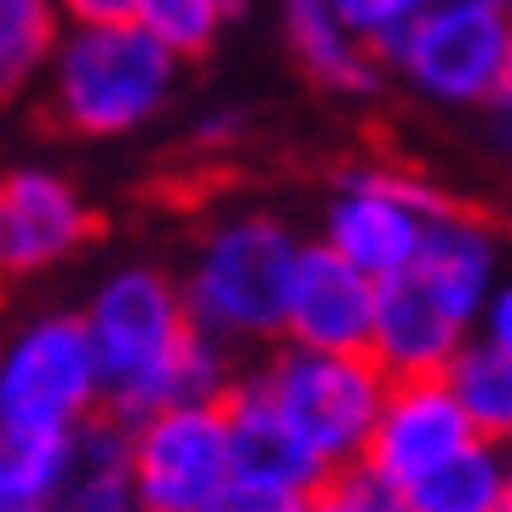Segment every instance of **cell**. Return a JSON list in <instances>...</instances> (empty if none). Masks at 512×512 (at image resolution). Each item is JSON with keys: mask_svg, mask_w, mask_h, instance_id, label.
Segmentation results:
<instances>
[{"mask_svg": "<svg viewBox=\"0 0 512 512\" xmlns=\"http://www.w3.org/2000/svg\"><path fill=\"white\" fill-rule=\"evenodd\" d=\"M208 512H311V495L271 489V484H248V478H231V484H225V495H219Z\"/></svg>", "mask_w": 512, "mask_h": 512, "instance_id": "cb8c5ba5", "label": "cell"}, {"mask_svg": "<svg viewBox=\"0 0 512 512\" xmlns=\"http://www.w3.org/2000/svg\"><path fill=\"white\" fill-rule=\"evenodd\" d=\"M231 478L225 403H173L133 426V484L144 512H208Z\"/></svg>", "mask_w": 512, "mask_h": 512, "instance_id": "ba28073f", "label": "cell"}, {"mask_svg": "<svg viewBox=\"0 0 512 512\" xmlns=\"http://www.w3.org/2000/svg\"><path fill=\"white\" fill-rule=\"evenodd\" d=\"M254 380L271 392L288 426L328 461V472H346L369 455L392 392V374L374 363V351H317L294 340L265 351L254 363Z\"/></svg>", "mask_w": 512, "mask_h": 512, "instance_id": "277c9868", "label": "cell"}, {"mask_svg": "<svg viewBox=\"0 0 512 512\" xmlns=\"http://www.w3.org/2000/svg\"><path fill=\"white\" fill-rule=\"evenodd\" d=\"M236 133H242V116H236V110H213V116L196 127V144H231Z\"/></svg>", "mask_w": 512, "mask_h": 512, "instance_id": "4316f807", "label": "cell"}, {"mask_svg": "<svg viewBox=\"0 0 512 512\" xmlns=\"http://www.w3.org/2000/svg\"><path fill=\"white\" fill-rule=\"evenodd\" d=\"M489 144H495V150L512 162V98L489 104Z\"/></svg>", "mask_w": 512, "mask_h": 512, "instance_id": "83f0119b", "label": "cell"}, {"mask_svg": "<svg viewBox=\"0 0 512 512\" xmlns=\"http://www.w3.org/2000/svg\"><path fill=\"white\" fill-rule=\"evenodd\" d=\"M300 248L305 242L282 225L277 213L242 208V213L213 219L202 231V242H196V254H190L185 277H179L190 323L231 351L282 346Z\"/></svg>", "mask_w": 512, "mask_h": 512, "instance_id": "7a4b0ae2", "label": "cell"}, {"mask_svg": "<svg viewBox=\"0 0 512 512\" xmlns=\"http://www.w3.org/2000/svg\"><path fill=\"white\" fill-rule=\"evenodd\" d=\"M47 512H144L133 484V426L98 409L70 438V472L52 489Z\"/></svg>", "mask_w": 512, "mask_h": 512, "instance_id": "9a60e30c", "label": "cell"}, {"mask_svg": "<svg viewBox=\"0 0 512 512\" xmlns=\"http://www.w3.org/2000/svg\"><path fill=\"white\" fill-rule=\"evenodd\" d=\"M432 294H438L449 311H461L466 323H484L489 294L501 288V242L478 213L466 208H443L432 225H426V242H420V259L409 265Z\"/></svg>", "mask_w": 512, "mask_h": 512, "instance_id": "5bb4252c", "label": "cell"}, {"mask_svg": "<svg viewBox=\"0 0 512 512\" xmlns=\"http://www.w3.org/2000/svg\"><path fill=\"white\" fill-rule=\"evenodd\" d=\"M443 380L455 386L461 409L472 415V426H478V438L512 443V357L507 351L489 346L484 334H472Z\"/></svg>", "mask_w": 512, "mask_h": 512, "instance_id": "d6986e66", "label": "cell"}, {"mask_svg": "<svg viewBox=\"0 0 512 512\" xmlns=\"http://www.w3.org/2000/svg\"><path fill=\"white\" fill-rule=\"evenodd\" d=\"M478 328L466 323L461 311L449 305L415 277L380 282V317H374V363L392 374V380H409V374H449V363L466 351Z\"/></svg>", "mask_w": 512, "mask_h": 512, "instance_id": "7c38bea8", "label": "cell"}, {"mask_svg": "<svg viewBox=\"0 0 512 512\" xmlns=\"http://www.w3.org/2000/svg\"><path fill=\"white\" fill-rule=\"evenodd\" d=\"M225 420H231L236 478L271 484V489H294V495H317L334 478L328 461L288 426V415H282L277 403H271V392L254 380V369L225 392Z\"/></svg>", "mask_w": 512, "mask_h": 512, "instance_id": "4fadbf2b", "label": "cell"}, {"mask_svg": "<svg viewBox=\"0 0 512 512\" xmlns=\"http://www.w3.org/2000/svg\"><path fill=\"white\" fill-rule=\"evenodd\" d=\"M236 6H248V0H225V12H236Z\"/></svg>", "mask_w": 512, "mask_h": 512, "instance_id": "f546056e", "label": "cell"}, {"mask_svg": "<svg viewBox=\"0 0 512 512\" xmlns=\"http://www.w3.org/2000/svg\"><path fill=\"white\" fill-rule=\"evenodd\" d=\"M75 432H0V512H47Z\"/></svg>", "mask_w": 512, "mask_h": 512, "instance_id": "ac0fdd59", "label": "cell"}, {"mask_svg": "<svg viewBox=\"0 0 512 512\" xmlns=\"http://www.w3.org/2000/svg\"><path fill=\"white\" fill-rule=\"evenodd\" d=\"M282 29L300 70L340 98H369L380 87V52L340 18L334 0H282Z\"/></svg>", "mask_w": 512, "mask_h": 512, "instance_id": "2e32d148", "label": "cell"}, {"mask_svg": "<svg viewBox=\"0 0 512 512\" xmlns=\"http://www.w3.org/2000/svg\"><path fill=\"white\" fill-rule=\"evenodd\" d=\"M98 219L81 190L52 167H6L0 173V282L41 277L93 242Z\"/></svg>", "mask_w": 512, "mask_h": 512, "instance_id": "9c48e42d", "label": "cell"}, {"mask_svg": "<svg viewBox=\"0 0 512 512\" xmlns=\"http://www.w3.org/2000/svg\"><path fill=\"white\" fill-rule=\"evenodd\" d=\"M311 512H409V501L392 478H380L369 461H357L311 495Z\"/></svg>", "mask_w": 512, "mask_h": 512, "instance_id": "7402d4cb", "label": "cell"}, {"mask_svg": "<svg viewBox=\"0 0 512 512\" xmlns=\"http://www.w3.org/2000/svg\"><path fill=\"white\" fill-rule=\"evenodd\" d=\"M58 0H0V98L24 93L58 58Z\"/></svg>", "mask_w": 512, "mask_h": 512, "instance_id": "ffe728a7", "label": "cell"}, {"mask_svg": "<svg viewBox=\"0 0 512 512\" xmlns=\"http://www.w3.org/2000/svg\"><path fill=\"white\" fill-rule=\"evenodd\" d=\"M52 110L70 133L116 139L162 116L179 81V52L162 47L139 18L121 24H70L52 58Z\"/></svg>", "mask_w": 512, "mask_h": 512, "instance_id": "3957f363", "label": "cell"}, {"mask_svg": "<svg viewBox=\"0 0 512 512\" xmlns=\"http://www.w3.org/2000/svg\"><path fill=\"white\" fill-rule=\"evenodd\" d=\"M334 6H340V18H346V24L357 29L380 58H386V47L415 24L420 12H432L438 0H334Z\"/></svg>", "mask_w": 512, "mask_h": 512, "instance_id": "603a6c76", "label": "cell"}, {"mask_svg": "<svg viewBox=\"0 0 512 512\" xmlns=\"http://www.w3.org/2000/svg\"><path fill=\"white\" fill-rule=\"evenodd\" d=\"M478 334H484L489 346H501L512 357V277H501V288L489 294L484 305V323H478Z\"/></svg>", "mask_w": 512, "mask_h": 512, "instance_id": "d4e9b609", "label": "cell"}, {"mask_svg": "<svg viewBox=\"0 0 512 512\" xmlns=\"http://www.w3.org/2000/svg\"><path fill=\"white\" fill-rule=\"evenodd\" d=\"M133 18H139L162 47L179 52V58H202V52L219 41V24H225L231 12H225V0H139Z\"/></svg>", "mask_w": 512, "mask_h": 512, "instance_id": "44dd1931", "label": "cell"}, {"mask_svg": "<svg viewBox=\"0 0 512 512\" xmlns=\"http://www.w3.org/2000/svg\"><path fill=\"white\" fill-rule=\"evenodd\" d=\"M104 409L81 311H41L0 340V432H75Z\"/></svg>", "mask_w": 512, "mask_h": 512, "instance_id": "8992f818", "label": "cell"}, {"mask_svg": "<svg viewBox=\"0 0 512 512\" xmlns=\"http://www.w3.org/2000/svg\"><path fill=\"white\" fill-rule=\"evenodd\" d=\"M443 208H455L432 179L403 173V167H346L340 185L323 208V242L351 265H363L369 277L392 282L420 259L426 225Z\"/></svg>", "mask_w": 512, "mask_h": 512, "instance_id": "52a82bcc", "label": "cell"}, {"mask_svg": "<svg viewBox=\"0 0 512 512\" xmlns=\"http://www.w3.org/2000/svg\"><path fill=\"white\" fill-rule=\"evenodd\" d=\"M507 512H512V461H507Z\"/></svg>", "mask_w": 512, "mask_h": 512, "instance_id": "f1b7e54d", "label": "cell"}, {"mask_svg": "<svg viewBox=\"0 0 512 512\" xmlns=\"http://www.w3.org/2000/svg\"><path fill=\"white\" fill-rule=\"evenodd\" d=\"M466 443H478V426L461 409L455 386L443 374H409V380H392L363 461L380 478H392L397 489H409L426 472H438L443 461H455Z\"/></svg>", "mask_w": 512, "mask_h": 512, "instance_id": "30bf717a", "label": "cell"}, {"mask_svg": "<svg viewBox=\"0 0 512 512\" xmlns=\"http://www.w3.org/2000/svg\"><path fill=\"white\" fill-rule=\"evenodd\" d=\"M87 334L104 374V409L139 426L173 403H225L236 380V351L190 323L185 288L150 259H127L93 288Z\"/></svg>", "mask_w": 512, "mask_h": 512, "instance_id": "6da1fadb", "label": "cell"}, {"mask_svg": "<svg viewBox=\"0 0 512 512\" xmlns=\"http://www.w3.org/2000/svg\"><path fill=\"white\" fill-rule=\"evenodd\" d=\"M58 6L70 24H121V18H133L139 0H58Z\"/></svg>", "mask_w": 512, "mask_h": 512, "instance_id": "484cf974", "label": "cell"}, {"mask_svg": "<svg viewBox=\"0 0 512 512\" xmlns=\"http://www.w3.org/2000/svg\"><path fill=\"white\" fill-rule=\"evenodd\" d=\"M386 64L432 104L489 110L512 98V6L438 0L386 47Z\"/></svg>", "mask_w": 512, "mask_h": 512, "instance_id": "5b68a950", "label": "cell"}, {"mask_svg": "<svg viewBox=\"0 0 512 512\" xmlns=\"http://www.w3.org/2000/svg\"><path fill=\"white\" fill-rule=\"evenodd\" d=\"M507 461L512 443L478 438L455 461H443L438 472L403 489V501L409 512H507Z\"/></svg>", "mask_w": 512, "mask_h": 512, "instance_id": "e0dca14e", "label": "cell"}, {"mask_svg": "<svg viewBox=\"0 0 512 512\" xmlns=\"http://www.w3.org/2000/svg\"><path fill=\"white\" fill-rule=\"evenodd\" d=\"M374 317H380V277L346 254H334L323 236L300 248L294 288H288V334L294 346L317 351H369L374 346Z\"/></svg>", "mask_w": 512, "mask_h": 512, "instance_id": "8fae6325", "label": "cell"}]
</instances>
